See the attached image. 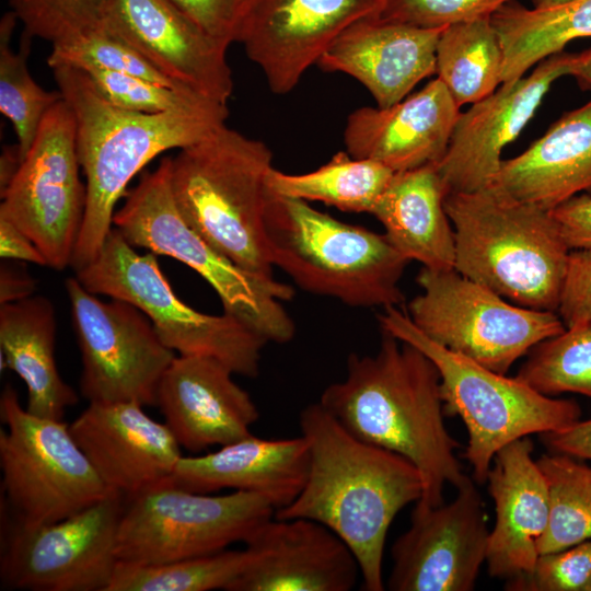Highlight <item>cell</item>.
<instances>
[{"mask_svg": "<svg viewBox=\"0 0 591 591\" xmlns=\"http://www.w3.org/2000/svg\"><path fill=\"white\" fill-rule=\"evenodd\" d=\"M318 403L354 437L417 467L422 495L416 507L440 506L447 484L457 489L471 478L456 457L459 442L444 422L437 367L384 329L378 351L350 355L346 376L329 384Z\"/></svg>", "mask_w": 591, "mask_h": 591, "instance_id": "cell-1", "label": "cell"}, {"mask_svg": "<svg viewBox=\"0 0 591 591\" xmlns=\"http://www.w3.org/2000/svg\"><path fill=\"white\" fill-rule=\"evenodd\" d=\"M299 426L309 443L308 476L275 517L331 529L355 554L361 589L383 591L387 532L397 513L421 498L419 471L406 457L354 437L318 402L301 410Z\"/></svg>", "mask_w": 591, "mask_h": 591, "instance_id": "cell-2", "label": "cell"}, {"mask_svg": "<svg viewBox=\"0 0 591 591\" xmlns=\"http://www.w3.org/2000/svg\"><path fill=\"white\" fill-rule=\"evenodd\" d=\"M51 69L73 113L85 175L84 218L70 265L76 273L97 256L113 229L115 206L136 174L159 154L198 142L224 126L229 111L221 104L201 111L130 112L108 102L83 70L66 65Z\"/></svg>", "mask_w": 591, "mask_h": 591, "instance_id": "cell-3", "label": "cell"}, {"mask_svg": "<svg viewBox=\"0 0 591 591\" xmlns=\"http://www.w3.org/2000/svg\"><path fill=\"white\" fill-rule=\"evenodd\" d=\"M444 209L456 271L517 305L557 311L571 250L549 210L495 184L448 193Z\"/></svg>", "mask_w": 591, "mask_h": 591, "instance_id": "cell-4", "label": "cell"}, {"mask_svg": "<svg viewBox=\"0 0 591 591\" xmlns=\"http://www.w3.org/2000/svg\"><path fill=\"white\" fill-rule=\"evenodd\" d=\"M273 153L260 140L220 127L179 149L171 187L183 219L241 268L274 278L265 215Z\"/></svg>", "mask_w": 591, "mask_h": 591, "instance_id": "cell-5", "label": "cell"}, {"mask_svg": "<svg viewBox=\"0 0 591 591\" xmlns=\"http://www.w3.org/2000/svg\"><path fill=\"white\" fill-rule=\"evenodd\" d=\"M266 234L274 267L298 287L354 308L401 305L409 263L385 234L339 221L269 189Z\"/></svg>", "mask_w": 591, "mask_h": 591, "instance_id": "cell-6", "label": "cell"}, {"mask_svg": "<svg viewBox=\"0 0 591 591\" xmlns=\"http://www.w3.org/2000/svg\"><path fill=\"white\" fill-rule=\"evenodd\" d=\"M381 329L422 351L437 367L445 415L459 416L467 430L463 457L475 483L485 484L495 454L531 434L565 429L580 420L575 399L543 395L520 381L491 371L424 335L397 306L378 315Z\"/></svg>", "mask_w": 591, "mask_h": 591, "instance_id": "cell-7", "label": "cell"}, {"mask_svg": "<svg viewBox=\"0 0 591 591\" xmlns=\"http://www.w3.org/2000/svg\"><path fill=\"white\" fill-rule=\"evenodd\" d=\"M171 157L143 174L126 194L113 223L134 247L177 259L216 291L223 312L235 316L267 343L285 344L296 325L282 305L293 297L290 285L247 271L218 252L179 213L171 187Z\"/></svg>", "mask_w": 591, "mask_h": 591, "instance_id": "cell-8", "label": "cell"}, {"mask_svg": "<svg viewBox=\"0 0 591 591\" xmlns=\"http://www.w3.org/2000/svg\"><path fill=\"white\" fill-rule=\"evenodd\" d=\"M74 276L88 291L141 310L163 344L179 356L209 357L234 374L258 375L267 341L233 315L206 314L184 303L155 254H138L118 229L111 230L97 256Z\"/></svg>", "mask_w": 591, "mask_h": 591, "instance_id": "cell-9", "label": "cell"}, {"mask_svg": "<svg viewBox=\"0 0 591 591\" xmlns=\"http://www.w3.org/2000/svg\"><path fill=\"white\" fill-rule=\"evenodd\" d=\"M0 467L4 507L18 522L36 526L66 519L109 490L63 420L23 408L8 384L0 396Z\"/></svg>", "mask_w": 591, "mask_h": 591, "instance_id": "cell-10", "label": "cell"}, {"mask_svg": "<svg viewBox=\"0 0 591 591\" xmlns=\"http://www.w3.org/2000/svg\"><path fill=\"white\" fill-rule=\"evenodd\" d=\"M408 303L414 325L438 345L507 374L537 343L566 327L557 312L517 305L453 269L422 267Z\"/></svg>", "mask_w": 591, "mask_h": 591, "instance_id": "cell-11", "label": "cell"}, {"mask_svg": "<svg viewBox=\"0 0 591 591\" xmlns=\"http://www.w3.org/2000/svg\"><path fill=\"white\" fill-rule=\"evenodd\" d=\"M263 495L189 491L170 482L126 500L116 554L119 561L160 564L208 555L245 543L275 515Z\"/></svg>", "mask_w": 591, "mask_h": 591, "instance_id": "cell-12", "label": "cell"}, {"mask_svg": "<svg viewBox=\"0 0 591 591\" xmlns=\"http://www.w3.org/2000/svg\"><path fill=\"white\" fill-rule=\"evenodd\" d=\"M127 498L111 491L66 519L36 526L14 520L1 505L0 579L32 591H107Z\"/></svg>", "mask_w": 591, "mask_h": 591, "instance_id": "cell-13", "label": "cell"}, {"mask_svg": "<svg viewBox=\"0 0 591 591\" xmlns=\"http://www.w3.org/2000/svg\"><path fill=\"white\" fill-rule=\"evenodd\" d=\"M81 354V394L89 403L157 405L160 381L174 360L149 317L134 304L103 301L77 277L65 282Z\"/></svg>", "mask_w": 591, "mask_h": 591, "instance_id": "cell-14", "label": "cell"}, {"mask_svg": "<svg viewBox=\"0 0 591 591\" xmlns=\"http://www.w3.org/2000/svg\"><path fill=\"white\" fill-rule=\"evenodd\" d=\"M80 166L76 120L62 97L44 117L15 176L0 193V217L24 232L56 270L71 265L84 218L86 187Z\"/></svg>", "mask_w": 591, "mask_h": 591, "instance_id": "cell-15", "label": "cell"}, {"mask_svg": "<svg viewBox=\"0 0 591 591\" xmlns=\"http://www.w3.org/2000/svg\"><path fill=\"white\" fill-rule=\"evenodd\" d=\"M489 529L484 500L470 478L455 498L414 507L410 526L391 548V591H472L486 563Z\"/></svg>", "mask_w": 591, "mask_h": 591, "instance_id": "cell-16", "label": "cell"}, {"mask_svg": "<svg viewBox=\"0 0 591 591\" xmlns=\"http://www.w3.org/2000/svg\"><path fill=\"white\" fill-rule=\"evenodd\" d=\"M573 55L561 51L543 59L529 76L501 83L460 113L438 163L448 193L476 192L495 183L503 148L533 118L553 83L570 74Z\"/></svg>", "mask_w": 591, "mask_h": 591, "instance_id": "cell-17", "label": "cell"}, {"mask_svg": "<svg viewBox=\"0 0 591 591\" xmlns=\"http://www.w3.org/2000/svg\"><path fill=\"white\" fill-rule=\"evenodd\" d=\"M384 0H257L243 39L275 94L289 93L354 23L379 16Z\"/></svg>", "mask_w": 591, "mask_h": 591, "instance_id": "cell-18", "label": "cell"}, {"mask_svg": "<svg viewBox=\"0 0 591 591\" xmlns=\"http://www.w3.org/2000/svg\"><path fill=\"white\" fill-rule=\"evenodd\" d=\"M244 544L247 565L228 591H350L361 578L350 547L311 519L274 515Z\"/></svg>", "mask_w": 591, "mask_h": 591, "instance_id": "cell-19", "label": "cell"}, {"mask_svg": "<svg viewBox=\"0 0 591 591\" xmlns=\"http://www.w3.org/2000/svg\"><path fill=\"white\" fill-rule=\"evenodd\" d=\"M102 26L172 80L222 103L231 96L228 48L171 0H108Z\"/></svg>", "mask_w": 591, "mask_h": 591, "instance_id": "cell-20", "label": "cell"}, {"mask_svg": "<svg viewBox=\"0 0 591 591\" xmlns=\"http://www.w3.org/2000/svg\"><path fill=\"white\" fill-rule=\"evenodd\" d=\"M136 403H89L69 424L72 437L112 491L127 499L171 480L183 456L163 422Z\"/></svg>", "mask_w": 591, "mask_h": 591, "instance_id": "cell-21", "label": "cell"}, {"mask_svg": "<svg viewBox=\"0 0 591 591\" xmlns=\"http://www.w3.org/2000/svg\"><path fill=\"white\" fill-rule=\"evenodd\" d=\"M233 374L213 358H174L160 381L157 406L181 448L198 453L252 434L259 412Z\"/></svg>", "mask_w": 591, "mask_h": 591, "instance_id": "cell-22", "label": "cell"}, {"mask_svg": "<svg viewBox=\"0 0 591 591\" xmlns=\"http://www.w3.org/2000/svg\"><path fill=\"white\" fill-rule=\"evenodd\" d=\"M460 113L445 85L436 78L392 106L354 111L344 131L346 151L394 172L439 163Z\"/></svg>", "mask_w": 591, "mask_h": 591, "instance_id": "cell-23", "label": "cell"}, {"mask_svg": "<svg viewBox=\"0 0 591 591\" xmlns=\"http://www.w3.org/2000/svg\"><path fill=\"white\" fill-rule=\"evenodd\" d=\"M443 28L366 18L344 31L316 65L324 71L355 78L368 89L378 107H389L436 73L437 45Z\"/></svg>", "mask_w": 591, "mask_h": 591, "instance_id": "cell-24", "label": "cell"}, {"mask_svg": "<svg viewBox=\"0 0 591 591\" xmlns=\"http://www.w3.org/2000/svg\"><path fill=\"white\" fill-rule=\"evenodd\" d=\"M533 451L530 437L505 445L486 478L496 513L485 563L491 578L508 581L525 575L540 555L537 543L549 522L551 502Z\"/></svg>", "mask_w": 591, "mask_h": 591, "instance_id": "cell-25", "label": "cell"}, {"mask_svg": "<svg viewBox=\"0 0 591 591\" xmlns=\"http://www.w3.org/2000/svg\"><path fill=\"white\" fill-rule=\"evenodd\" d=\"M309 461V443L302 434L289 439L250 434L204 455L182 456L170 483L200 494L221 489L256 493L277 510L302 490Z\"/></svg>", "mask_w": 591, "mask_h": 591, "instance_id": "cell-26", "label": "cell"}, {"mask_svg": "<svg viewBox=\"0 0 591 591\" xmlns=\"http://www.w3.org/2000/svg\"><path fill=\"white\" fill-rule=\"evenodd\" d=\"M494 184L545 210L591 190V100L560 116L521 154L502 160Z\"/></svg>", "mask_w": 591, "mask_h": 591, "instance_id": "cell-27", "label": "cell"}, {"mask_svg": "<svg viewBox=\"0 0 591 591\" xmlns=\"http://www.w3.org/2000/svg\"><path fill=\"white\" fill-rule=\"evenodd\" d=\"M447 194L438 163L395 172L371 215L406 259L428 269H453L455 241L444 209Z\"/></svg>", "mask_w": 591, "mask_h": 591, "instance_id": "cell-28", "label": "cell"}, {"mask_svg": "<svg viewBox=\"0 0 591 591\" xmlns=\"http://www.w3.org/2000/svg\"><path fill=\"white\" fill-rule=\"evenodd\" d=\"M56 327L54 305L44 296L0 304L1 369L14 371L25 383L27 412L62 420L79 397L58 371Z\"/></svg>", "mask_w": 591, "mask_h": 591, "instance_id": "cell-29", "label": "cell"}, {"mask_svg": "<svg viewBox=\"0 0 591 591\" xmlns=\"http://www.w3.org/2000/svg\"><path fill=\"white\" fill-rule=\"evenodd\" d=\"M502 50V83L523 77L543 59L564 51L573 39L591 37V0L529 9L507 2L490 18Z\"/></svg>", "mask_w": 591, "mask_h": 591, "instance_id": "cell-30", "label": "cell"}, {"mask_svg": "<svg viewBox=\"0 0 591 591\" xmlns=\"http://www.w3.org/2000/svg\"><path fill=\"white\" fill-rule=\"evenodd\" d=\"M394 174L379 162L339 151L318 169L303 174L273 167L267 185L279 196L320 201L341 211L371 213Z\"/></svg>", "mask_w": 591, "mask_h": 591, "instance_id": "cell-31", "label": "cell"}, {"mask_svg": "<svg viewBox=\"0 0 591 591\" xmlns=\"http://www.w3.org/2000/svg\"><path fill=\"white\" fill-rule=\"evenodd\" d=\"M490 18L452 24L440 34L436 74L459 107L485 99L502 83L503 50Z\"/></svg>", "mask_w": 591, "mask_h": 591, "instance_id": "cell-32", "label": "cell"}, {"mask_svg": "<svg viewBox=\"0 0 591 591\" xmlns=\"http://www.w3.org/2000/svg\"><path fill=\"white\" fill-rule=\"evenodd\" d=\"M548 487L551 513L538 540V554L560 551L591 538V466L549 452L536 459Z\"/></svg>", "mask_w": 591, "mask_h": 591, "instance_id": "cell-33", "label": "cell"}, {"mask_svg": "<svg viewBox=\"0 0 591 591\" xmlns=\"http://www.w3.org/2000/svg\"><path fill=\"white\" fill-rule=\"evenodd\" d=\"M18 18L13 11L0 21V112L11 121L18 138L21 159L31 149L40 124L60 100L61 92L46 91L38 85L27 68L32 36L26 32L18 51L10 42Z\"/></svg>", "mask_w": 591, "mask_h": 591, "instance_id": "cell-34", "label": "cell"}, {"mask_svg": "<svg viewBox=\"0 0 591 591\" xmlns=\"http://www.w3.org/2000/svg\"><path fill=\"white\" fill-rule=\"evenodd\" d=\"M247 561L245 548L160 564L118 560L107 591H228Z\"/></svg>", "mask_w": 591, "mask_h": 591, "instance_id": "cell-35", "label": "cell"}, {"mask_svg": "<svg viewBox=\"0 0 591 591\" xmlns=\"http://www.w3.org/2000/svg\"><path fill=\"white\" fill-rule=\"evenodd\" d=\"M515 378L546 396L576 393L591 398V320L533 346Z\"/></svg>", "mask_w": 591, "mask_h": 591, "instance_id": "cell-36", "label": "cell"}, {"mask_svg": "<svg viewBox=\"0 0 591 591\" xmlns=\"http://www.w3.org/2000/svg\"><path fill=\"white\" fill-rule=\"evenodd\" d=\"M47 62L50 68L61 65L79 69L100 68L142 78L174 90L196 91L169 78L139 51L103 26L76 40L53 45Z\"/></svg>", "mask_w": 591, "mask_h": 591, "instance_id": "cell-37", "label": "cell"}, {"mask_svg": "<svg viewBox=\"0 0 591 591\" xmlns=\"http://www.w3.org/2000/svg\"><path fill=\"white\" fill-rule=\"evenodd\" d=\"M24 32L53 45L66 44L99 30L108 0H9Z\"/></svg>", "mask_w": 591, "mask_h": 591, "instance_id": "cell-38", "label": "cell"}, {"mask_svg": "<svg viewBox=\"0 0 591 591\" xmlns=\"http://www.w3.org/2000/svg\"><path fill=\"white\" fill-rule=\"evenodd\" d=\"M81 70L108 102L130 112L157 114L201 111L227 104L197 91L174 90L130 74L100 68Z\"/></svg>", "mask_w": 591, "mask_h": 591, "instance_id": "cell-39", "label": "cell"}, {"mask_svg": "<svg viewBox=\"0 0 591 591\" xmlns=\"http://www.w3.org/2000/svg\"><path fill=\"white\" fill-rule=\"evenodd\" d=\"M508 591H590L591 538L540 554L532 570L505 581Z\"/></svg>", "mask_w": 591, "mask_h": 591, "instance_id": "cell-40", "label": "cell"}, {"mask_svg": "<svg viewBox=\"0 0 591 591\" xmlns=\"http://www.w3.org/2000/svg\"><path fill=\"white\" fill-rule=\"evenodd\" d=\"M511 0H384L380 18L424 28L490 18Z\"/></svg>", "mask_w": 591, "mask_h": 591, "instance_id": "cell-41", "label": "cell"}, {"mask_svg": "<svg viewBox=\"0 0 591 591\" xmlns=\"http://www.w3.org/2000/svg\"><path fill=\"white\" fill-rule=\"evenodd\" d=\"M224 47L241 43L257 0H171Z\"/></svg>", "mask_w": 591, "mask_h": 591, "instance_id": "cell-42", "label": "cell"}, {"mask_svg": "<svg viewBox=\"0 0 591 591\" xmlns=\"http://www.w3.org/2000/svg\"><path fill=\"white\" fill-rule=\"evenodd\" d=\"M565 327L591 320V250H571L557 308Z\"/></svg>", "mask_w": 591, "mask_h": 591, "instance_id": "cell-43", "label": "cell"}, {"mask_svg": "<svg viewBox=\"0 0 591 591\" xmlns=\"http://www.w3.org/2000/svg\"><path fill=\"white\" fill-rule=\"evenodd\" d=\"M549 211L570 250H591L590 194H578Z\"/></svg>", "mask_w": 591, "mask_h": 591, "instance_id": "cell-44", "label": "cell"}, {"mask_svg": "<svg viewBox=\"0 0 591 591\" xmlns=\"http://www.w3.org/2000/svg\"><path fill=\"white\" fill-rule=\"evenodd\" d=\"M538 436L549 452L591 461V419L578 420L565 429Z\"/></svg>", "mask_w": 591, "mask_h": 591, "instance_id": "cell-45", "label": "cell"}, {"mask_svg": "<svg viewBox=\"0 0 591 591\" xmlns=\"http://www.w3.org/2000/svg\"><path fill=\"white\" fill-rule=\"evenodd\" d=\"M0 256L2 259L30 262L47 266L42 252L33 241L9 220L0 217Z\"/></svg>", "mask_w": 591, "mask_h": 591, "instance_id": "cell-46", "label": "cell"}, {"mask_svg": "<svg viewBox=\"0 0 591 591\" xmlns=\"http://www.w3.org/2000/svg\"><path fill=\"white\" fill-rule=\"evenodd\" d=\"M14 259H2L0 266V304L16 302L33 296L35 280L25 265Z\"/></svg>", "mask_w": 591, "mask_h": 591, "instance_id": "cell-47", "label": "cell"}, {"mask_svg": "<svg viewBox=\"0 0 591 591\" xmlns=\"http://www.w3.org/2000/svg\"><path fill=\"white\" fill-rule=\"evenodd\" d=\"M22 159L18 144L4 147L0 159V193H2L15 176Z\"/></svg>", "mask_w": 591, "mask_h": 591, "instance_id": "cell-48", "label": "cell"}, {"mask_svg": "<svg viewBox=\"0 0 591 591\" xmlns=\"http://www.w3.org/2000/svg\"><path fill=\"white\" fill-rule=\"evenodd\" d=\"M569 76L582 90L591 91V48L573 55Z\"/></svg>", "mask_w": 591, "mask_h": 591, "instance_id": "cell-49", "label": "cell"}, {"mask_svg": "<svg viewBox=\"0 0 591 591\" xmlns=\"http://www.w3.org/2000/svg\"><path fill=\"white\" fill-rule=\"evenodd\" d=\"M578 0H531L533 4V9H552L557 7H563L572 2H576Z\"/></svg>", "mask_w": 591, "mask_h": 591, "instance_id": "cell-50", "label": "cell"}, {"mask_svg": "<svg viewBox=\"0 0 591 591\" xmlns=\"http://www.w3.org/2000/svg\"><path fill=\"white\" fill-rule=\"evenodd\" d=\"M591 591V590H590Z\"/></svg>", "mask_w": 591, "mask_h": 591, "instance_id": "cell-51", "label": "cell"}]
</instances>
